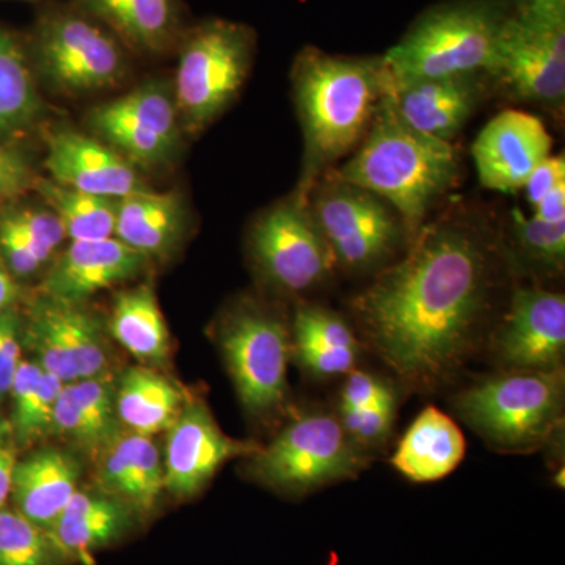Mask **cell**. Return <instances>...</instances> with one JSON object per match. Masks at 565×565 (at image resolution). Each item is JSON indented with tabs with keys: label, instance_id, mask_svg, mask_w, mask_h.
Instances as JSON below:
<instances>
[{
	"label": "cell",
	"instance_id": "1",
	"mask_svg": "<svg viewBox=\"0 0 565 565\" xmlns=\"http://www.w3.org/2000/svg\"><path fill=\"white\" fill-rule=\"evenodd\" d=\"M497 243L470 212L423 225L407 255L355 300L375 351L404 381L434 385L473 351L489 316Z\"/></svg>",
	"mask_w": 565,
	"mask_h": 565
},
{
	"label": "cell",
	"instance_id": "2",
	"mask_svg": "<svg viewBox=\"0 0 565 565\" xmlns=\"http://www.w3.org/2000/svg\"><path fill=\"white\" fill-rule=\"evenodd\" d=\"M303 134V169L296 192L308 200L315 182L351 156L392 90L384 55H334L307 46L291 71Z\"/></svg>",
	"mask_w": 565,
	"mask_h": 565
},
{
	"label": "cell",
	"instance_id": "3",
	"mask_svg": "<svg viewBox=\"0 0 565 565\" xmlns=\"http://www.w3.org/2000/svg\"><path fill=\"white\" fill-rule=\"evenodd\" d=\"M330 172L392 204L411 244L430 210L459 180L460 156L452 141L408 126L386 95L359 147Z\"/></svg>",
	"mask_w": 565,
	"mask_h": 565
},
{
	"label": "cell",
	"instance_id": "4",
	"mask_svg": "<svg viewBox=\"0 0 565 565\" xmlns=\"http://www.w3.org/2000/svg\"><path fill=\"white\" fill-rule=\"evenodd\" d=\"M512 0H448L424 10L384 55L393 87L492 73Z\"/></svg>",
	"mask_w": 565,
	"mask_h": 565
},
{
	"label": "cell",
	"instance_id": "5",
	"mask_svg": "<svg viewBox=\"0 0 565 565\" xmlns=\"http://www.w3.org/2000/svg\"><path fill=\"white\" fill-rule=\"evenodd\" d=\"M177 50L174 104L182 129L200 134L243 90L255 62L256 32L244 22L211 18L185 29Z\"/></svg>",
	"mask_w": 565,
	"mask_h": 565
},
{
	"label": "cell",
	"instance_id": "6",
	"mask_svg": "<svg viewBox=\"0 0 565 565\" xmlns=\"http://www.w3.org/2000/svg\"><path fill=\"white\" fill-rule=\"evenodd\" d=\"M25 44L36 79L63 95L107 90L128 73L129 51L73 3L44 10Z\"/></svg>",
	"mask_w": 565,
	"mask_h": 565
},
{
	"label": "cell",
	"instance_id": "7",
	"mask_svg": "<svg viewBox=\"0 0 565 565\" xmlns=\"http://www.w3.org/2000/svg\"><path fill=\"white\" fill-rule=\"evenodd\" d=\"M463 422L487 441L504 449H527L550 437L564 411L563 367L487 379L457 396Z\"/></svg>",
	"mask_w": 565,
	"mask_h": 565
},
{
	"label": "cell",
	"instance_id": "8",
	"mask_svg": "<svg viewBox=\"0 0 565 565\" xmlns=\"http://www.w3.org/2000/svg\"><path fill=\"white\" fill-rule=\"evenodd\" d=\"M308 206L334 264L349 273L381 269L407 241L403 218L392 204L332 172L315 182Z\"/></svg>",
	"mask_w": 565,
	"mask_h": 565
},
{
	"label": "cell",
	"instance_id": "9",
	"mask_svg": "<svg viewBox=\"0 0 565 565\" xmlns=\"http://www.w3.org/2000/svg\"><path fill=\"white\" fill-rule=\"evenodd\" d=\"M366 465L362 445L340 418L323 412L297 416L266 448L252 455L250 473L286 494H305L353 478Z\"/></svg>",
	"mask_w": 565,
	"mask_h": 565
},
{
	"label": "cell",
	"instance_id": "10",
	"mask_svg": "<svg viewBox=\"0 0 565 565\" xmlns=\"http://www.w3.org/2000/svg\"><path fill=\"white\" fill-rule=\"evenodd\" d=\"M217 340L245 411L256 418L281 411L292 352L288 326L263 305L244 300L223 316Z\"/></svg>",
	"mask_w": 565,
	"mask_h": 565
},
{
	"label": "cell",
	"instance_id": "11",
	"mask_svg": "<svg viewBox=\"0 0 565 565\" xmlns=\"http://www.w3.org/2000/svg\"><path fill=\"white\" fill-rule=\"evenodd\" d=\"M248 250L264 280L282 292L311 291L337 266L308 200L297 192L256 217L248 234Z\"/></svg>",
	"mask_w": 565,
	"mask_h": 565
},
{
	"label": "cell",
	"instance_id": "12",
	"mask_svg": "<svg viewBox=\"0 0 565 565\" xmlns=\"http://www.w3.org/2000/svg\"><path fill=\"white\" fill-rule=\"evenodd\" d=\"M490 74L494 92L512 102L563 111L565 17H539L514 6Z\"/></svg>",
	"mask_w": 565,
	"mask_h": 565
},
{
	"label": "cell",
	"instance_id": "13",
	"mask_svg": "<svg viewBox=\"0 0 565 565\" xmlns=\"http://www.w3.org/2000/svg\"><path fill=\"white\" fill-rule=\"evenodd\" d=\"M22 345L63 384L110 374V349L103 322L84 303L41 296L22 321Z\"/></svg>",
	"mask_w": 565,
	"mask_h": 565
},
{
	"label": "cell",
	"instance_id": "14",
	"mask_svg": "<svg viewBox=\"0 0 565 565\" xmlns=\"http://www.w3.org/2000/svg\"><path fill=\"white\" fill-rule=\"evenodd\" d=\"M88 125L137 169L169 162L182 129L173 90L161 81L147 82L114 102L99 104L90 111Z\"/></svg>",
	"mask_w": 565,
	"mask_h": 565
},
{
	"label": "cell",
	"instance_id": "15",
	"mask_svg": "<svg viewBox=\"0 0 565 565\" xmlns=\"http://www.w3.org/2000/svg\"><path fill=\"white\" fill-rule=\"evenodd\" d=\"M259 448L223 434L207 405L189 397L177 422L167 430L162 456L166 492L177 500H191L223 463L234 457L255 455Z\"/></svg>",
	"mask_w": 565,
	"mask_h": 565
},
{
	"label": "cell",
	"instance_id": "16",
	"mask_svg": "<svg viewBox=\"0 0 565 565\" xmlns=\"http://www.w3.org/2000/svg\"><path fill=\"white\" fill-rule=\"evenodd\" d=\"M494 352L505 371L561 370L565 353L564 294L541 288L516 289L498 332Z\"/></svg>",
	"mask_w": 565,
	"mask_h": 565
},
{
	"label": "cell",
	"instance_id": "17",
	"mask_svg": "<svg viewBox=\"0 0 565 565\" xmlns=\"http://www.w3.org/2000/svg\"><path fill=\"white\" fill-rule=\"evenodd\" d=\"M544 121L522 110H504L476 137L471 156L479 182L489 191L515 193L525 188L535 167L552 154Z\"/></svg>",
	"mask_w": 565,
	"mask_h": 565
},
{
	"label": "cell",
	"instance_id": "18",
	"mask_svg": "<svg viewBox=\"0 0 565 565\" xmlns=\"http://www.w3.org/2000/svg\"><path fill=\"white\" fill-rule=\"evenodd\" d=\"M494 92L492 74L470 73L396 85L390 102L416 131L452 141Z\"/></svg>",
	"mask_w": 565,
	"mask_h": 565
},
{
	"label": "cell",
	"instance_id": "19",
	"mask_svg": "<svg viewBox=\"0 0 565 565\" xmlns=\"http://www.w3.org/2000/svg\"><path fill=\"white\" fill-rule=\"evenodd\" d=\"M44 167L51 181L74 191L122 199L148 189L139 170L104 143L73 129L52 131L46 140Z\"/></svg>",
	"mask_w": 565,
	"mask_h": 565
},
{
	"label": "cell",
	"instance_id": "20",
	"mask_svg": "<svg viewBox=\"0 0 565 565\" xmlns=\"http://www.w3.org/2000/svg\"><path fill=\"white\" fill-rule=\"evenodd\" d=\"M150 263L117 237L71 241L51 264L41 294L62 302L84 303L96 292L132 280Z\"/></svg>",
	"mask_w": 565,
	"mask_h": 565
},
{
	"label": "cell",
	"instance_id": "21",
	"mask_svg": "<svg viewBox=\"0 0 565 565\" xmlns=\"http://www.w3.org/2000/svg\"><path fill=\"white\" fill-rule=\"evenodd\" d=\"M95 465L96 489L128 504L141 522L151 519L166 492L162 456L152 437L122 429Z\"/></svg>",
	"mask_w": 565,
	"mask_h": 565
},
{
	"label": "cell",
	"instance_id": "22",
	"mask_svg": "<svg viewBox=\"0 0 565 565\" xmlns=\"http://www.w3.org/2000/svg\"><path fill=\"white\" fill-rule=\"evenodd\" d=\"M76 9L114 33L129 52L167 54L184 35L182 0H71Z\"/></svg>",
	"mask_w": 565,
	"mask_h": 565
},
{
	"label": "cell",
	"instance_id": "23",
	"mask_svg": "<svg viewBox=\"0 0 565 565\" xmlns=\"http://www.w3.org/2000/svg\"><path fill=\"white\" fill-rule=\"evenodd\" d=\"M82 463L66 449L46 446L18 460L11 479V508L47 531L79 492Z\"/></svg>",
	"mask_w": 565,
	"mask_h": 565
},
{
	"label": "cell",
	"instance_id": "24",
	"mask_svg": "<svg viewBox=\"0 0 565 565\" xmlns=\"http://www.w3.org/2000/svg\"><path fill=\"white\" fill-rule=\"evenodd\" d=\"M141 520L128 504L95 489L77 492L47 530L66 564L90 563L98 550L122 541Z\"/></svg>",
	"mask_w": 565,
	"mask_h": 565
},
{
	"label": "cell",
	"instance_id": "25",
	"mask_svg": "<svg viewBox=\"0 0 565 565\" xmlns=\"http://www.w3.org/2000/svg\"><path fill=\"white\" fill-rule=\"evenodd\" d=\"M188 228V204L180 192L145 189L118 199L114 237L150 262L169 259Z\"/></svg>",
	"mask_w": 565,
	"mask_h": 565
},
{
	"label": "cell",
	"instance_id": "26",
	"mask_svg": "<svg viewBox=\"0 0 565 565\" xmlns=\"http://www.w3.org/2000/svg\"><path fill=\"white\" fill-rule=\"evenodd\" d=\"M463 456L459 426L438 408L427 407L408 427L392 462L412 481L433 482L456 470Z\"/></svg>",
	"mask_w": 565,
	"mask_h": 565
},
{
	"label": "cell",
	"instance_id": "27",
	"mask_svg": "<svg viewBox=\"0 0 565 565\" xmlns=\"http://www.w3.org/2000/svg\"><path fill=\"white\" fill-rule=\"evenodd\" d=\"M189 397L158 367H128L117 381L118 418L122 429L152 437L173 426Z\"/></svg>",
	"mask_w": 565,
	"mask_h": 565
},
{
	"label": "cell",
	"instance_id": "28",
	"mask_svg": "<svg viewBox=\"0 0 565 565\" xmlns=\"http://www.w3.org/2000/svg\"><path fill=\"white\" fill-rule=\"evenodd\" d=\"M291 341L300 364L318 377L351 373L360 352L349 323L318 305H303L296 311Z\"/></svg>",
	"mask_w": 565,
	"mask_h": 565
},
{
	"label": "cell",
	"instance_id": "29",
	"mask_svg": "<svg viewBox=\"0 0 565 565\" xmlns=\"http://www.w3.org/2000/svg\"><path fill=\"white\" fill-rule=\"evenodd\" d=\"M111 338L145 366H166L170 356V333L150 285L118 292L109 318Z\"/></svg>",
	"mask_w": 565,
	"mask_h": 565
},
{
	"label": "cell",
	"instance_id": "30",
	"mask_svg": "<svg viewBox=\"0 0 565 565\" xmlns=\"http://www.w3.org/2000/svg\"><path fill=\"white\" fill-rule=\"evenodd\" d=\"M28 44L0 25V141L29 131L43 114Z\"/></svg>",
	"mask_w": 565,
	"mask_h": 565
},
{
	"label": "cell",
	"instance_id": "31",
	"mask_svg": "<svg viewBox=\"0 0 565 565\" xmlns=\"http://www.w3.org/2000/svg\"><path fill=\"white\" fill-rule=\"evenodd\" d=\"M63 385L35 360L22 359L9 394V422L18 449L32 448L52 435L55 404Z\"/></svg>",
	"mask_w": 565,
	"mask_h": 565
},
{
	"label": "cell",
	"instance_id": "32",
	"mask_svg": "<svg viewBox=\"0 0 565 565\" xmlns=\"http://www.w3.org/2000/svg\"><path fill=\"white\" fill-rule=\"evenodd\" d=\"M33 188L62 222L70 241L109 239L117 223V199L74 191L51 180H36Z\"/></svg>",
	"mask_w": 565,
	"mask_h": 565
},
{
	"label": "cell",
	"instance_id": "33",
	"mask_svg": "<svg viewBox=\"0 0 565 565\" xmlns=\"http://www.w3.org/2000/svg\"><path fill=\"white\" fill-rule=\"evenodd\" d=\"M85 430V456L95 462L121 434L117 412V381L111 374L66 384Z\"/></svg>",
	"mask_w": 565,
	"mask_h": 565
},
{
	"label": "cell",
	"instance_id": "34",
	"mask_svg": "<svg viewBox=\"0 0 565 565\" xmlns=\"http://www.w3.org/2000/svg\"><path fill=\"white\" fill-rule=\"evenodd\" d=\"M0 565H68L47 531L11 505L0 509Z\"/></svg>",
	"mask_w": 565,
	"mask_h": 565
},
{
	"label": "cell",
	"instance_id": "35",
	"mask_svg": "<svg viewBox=\"0 0 565 565\" xmlns=\"http://www.w3.org/2000/svg\"><path fill=\"white\" fill-rule=\"evenodd\" d=\"M511 232L523 262L544 273L557 274L565 262V222L550 223L511 211Z\"/></svg>",
	"mask_w": 565,
	"mask_h": 565
},
{
	"label": "cell",
	"instance_id": "36",
	"mask_svg": "<svg viewBox=\"0 0 565 565\" xmlns=\"http://www.w3.org/2000/svg\"><path fill=\"white\" fill-rule=\"evenodd\" d=\"M3 212L28 243L47 262L66 239L62 222L50 207L7 206Z\"/></svg>",
	"mask_w": 565,
	"mask_h": 565
},
{
	"label": "cell",
	"instance_id": "37",
	"mask_svg": "<svg viewBox=\"0 0 565 565\" xmlns=\"http://www.w3.org/2000/svg\"><path fill=\"white\" fill-rule=\"evenodd\" d=\"M0 256L17 280L32 277L47 263V259L28 243L3 211L0 212Z\"/></svg>",
	"mask_w": 565,
	"mask_h": 565
},
{
	"label": "cell",
	"instance_id": "38",
	"mask_svg": "<svg viewBox=\"0 0 565 565\" xmlns=\"http://www.w3.org/2000/svg\"><path fill=\"white\" fill-rule=\"evenodd\" d=\"M396 404L379 405V407L340 408V422L345 433L351 435L356 444L370 446L381 444L392 430Z\"/></svg>",
	"mask_w": 565,
	"mask_h": 565
},
{
	"label": "cell",
	"instance_id": "39",
	"mask_svg": "<svg viewBox=\"0 0 565 565\" xmlns=\"http://www.w3.org/2000/svg\"><path fill=\"white\" fill-rule=\"evenodd\" d=\"M22 319L17 308L0 311V401L10 394L22 362Z\"/></svg>",
	"mask_w": 565,
	"mask_h": 565
},
{
	"label": "cell",
	"instance_id": "40",
	"mask_svg": "<svg viewBox=\"0 0 565 565\" xmlns=\"http://www.w3.org/2000/svg\"><path fill=\"white\" fill-rule=\"evenodd\" d=\"M32 163L11 141H0V204L18 199L35 185Z\"/></svg>",
	"mask_w": 565,
	"mask_h": 565
},
{
	"label": "cell",
	"instance_id": "41",
	"mask_svg": "<svg viewBox=\"0 0 565 565\" xmlns=\"http://www.w3.org/2000/svg\"><path fill=\"white\" fill-rule=\"evenodd\" d=\"M396 404L394 394L381 379L363 371H351L341 390L340 408H370L379 405Z\"/></svg>",
	"mask_w": 565,
	"mask_h": 565
},
{
	"label": "cell",
	"instance_id": "42",
	"mask_svg": "<svg viewBox=\"0 0 565 565\" xmlns=\"http://www.w3.org/2000/svg\"><path fill=\"white\" fill-rule=\"evenodd\" d=\"M565 182V158L564 154H550L545 161L535 167L531 173L530 180L526 181L523 191L526 192V200L531 206H535L542 199Z\"/></svg>",
	"mask_w": 565,
	"mask_h": 565
},
{
	"label": "cell",
	"instance_id": "43",
	"mask_svg": "<svg viewBox=\"0 0 565 565\" xmlns=\"http://www.w3.org/2000/svg\"><path fill=\"white\" fill-rule=\"evenodd\" d=\"M18 446L9 418L0 415V509L10 501L11 479L17 467Z\"/></svg>",
	"mask_w": 565,
	"mask_h": 565
},
{
	"label": "cell",
	"instance_id": "44",
	"mask_svg": "<svg viewBox=\"0 0 565 565\" xmlns=\"http://www.w3.org/2000/svg\"><path fill=\"white\" fill-rule=\"evenodd\" d=\"M534 217L550 223L565 222V182L546 193L535 206Z\"/></svg>",
	"mask_w": 565,
	"mask_h": 565
},
{
	"label": "cell",
	"instance_id": "45",
	"mask_svg": "<svg viewBox=\"0 0 565 565\" xmlns=\"http://www.w3.org/2000/svg\"><path fill=\"white\" fill-rule=\"evenodd\" d=\"M21 289L18 285L17 278L7 269L2 256H0V311L17 308L20 302Z\"/></svg>",
	"mask_w": 565,
	"mask_h": 565
},
{
	"label": "cell",
	"instance_id": "46",
	"mask_svg": "<svg viewBox=\"0 0 565 565\" xmlns=\"http://www.w3.org/2000/svg\"><path fill=\"white\" fill-rule=\"evenodd\" d=\"M515 7L539 17H565V0H512Z\"/></svg>",
	"mask_w": 565,
	"mask_h": 565
}]
</instances>
